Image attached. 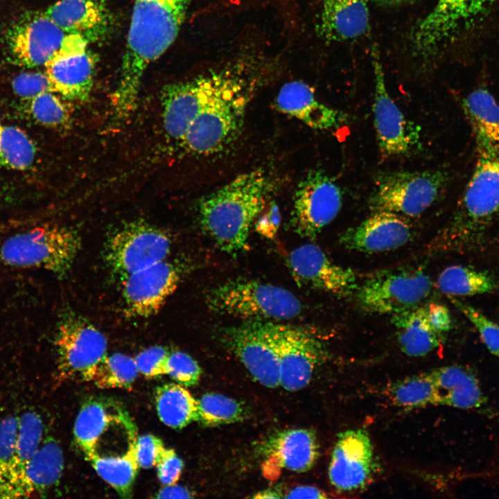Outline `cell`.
Instances as JSON below:
<instances>
[{"label": "cell", "instance_id": "6da1fadb", "mask_svg": "<svg viewBox=\"0 0 499 499\" xmlns=\"http://www.w3.org/2000/svg\"><path fill=\"white\" fill-rule=\"evenodd\" d=\"M191 0H134L119 82L112 95L115 114L134 109L148 67L175 41Z\"/></svg>", "mask_w": 499, "mask_h": 499}, {"label": "cell", "instance_id": "7a4b0ae2", "mask_svg": "<svg viewBox=\"0 0 499 499\" xmlns=\"http://www.w3.org/2000/svg\"><path fill=\"white\" fill-rule=\"evenodd\" d=\"M195 78L196 98L178 147L193 157H208L222 152L238 137L252 87L240 73L228 69Z\"/></svg>", "mask_w": 499, "mask_h": 499}, {"label": "cell", "instance_id": "3957f363", "mask_svg": "<svg viewBox=\"0 0 499 499\" xmlns=\"http://www.w3.org/2000/svg\"><path fill=\"white\" fill-rule=\"evenodd\" d=\"M269 189V180L262 169L238 175L200 200L201 229L220 250L230 254L243 251Z\"/></svg>", "mask_w": 499, "mask_h": 499}, {"label": "cell", "instance_id": "277c9868", "mask_svg": "<svg viewBox=\"0 0 499 499\" xmlns=\"http://www.w3.org/2000/svg\"><path fill=\"white\" fill-rule=\"evenodd\" d=\"M477 152L473 173L441 236L445 249L473 245L499 217V151L477 146Z\"/></svg>", "mask_w": 499, "mask_h": 499}, {"label": "cell", "instance_id": "5b68a950", "mask_svg": "<svg viewBox=\"0 0 499 499\" xmlns=\"http://www.w3.org/2000/svg\"><path fill=\"white\" fill-rule=\"evenodd\" d=\"M80 246V238L73 229L44 225L6 238L0 246V260L10 267L43 269L64 277Z\"/></svg>", "mask_w": 499, "mask_h": 499}, {"label": "cell", "instance_id": "8992f818", "mask_svg": "<svg viewBox=\"0 0 499 499\" xmlns=\"http://www.w3.org/2000/svg\"><path fill=\"white\" fill-rule=\"evenodd\" d=\"M209 308L220 314L250 320H283L297 317L302 306L289 290L252 279H235L211 289Z\"/></svg>", "mask_w": 499, "mask_h": 499}, {"label": "cell", "instance_id": "52a82bcc", "mask_svg": "<svg viewBox=\"0 0 499 499\" xmlns=\"http://www.w3.org/2000/svg\"><path fill=\"white\" fill-rule=\"evenodd\" d=\"M448 182V173L439 169L383 173L376 178L369 206L374 212L417 217L439 198Z\"/></svg>", "mask_w": 499, "mask_h": 499}, {"label": "cell", "instance_id": "ba28073f", "mask_svg": "<svg viewBox=\"0 0 499 499\" xmlns=\"http://www.w3.org/2000/svg\"><path fill=\"white\" fill-rule=\"evenodd\" d=\"M55 344L58 376L62 380L91 381L107 355L106 337L73 310H67L61 316Z\"/></svg>", "mask_w": 499, "mask_h": 499}, {"label": "cell", "instance_id": "9c48e42d", "mask_svg": "<svg viewBox=\"0 0 499 499\" xmlns=\"http://www.w3.org/2000/svg\"><path fill=\"white\" fill-rule=\"evenodd\" d=\"M431 288L432 281L421 268L383 271L357 287L356 299L367 312L393 315L419 306Z\"/></svg>", "mask_w": 499, "mask_h": 499}, {"label": "cell", "instance_id": "30bf717a", "mask_svg": "<svg viewBox=\"0 0 499 499\" xmlns=\"http://www.w3.org/2000/svg\"><path fill=\"white\" fill-rule=\"evenodd\" d=\"M171 241L161 229L144 222H133L108 239L105 257L110 270L123 278L166 259Z\"/></svg>", "mask_w": 499, "mask_h": 499}, {"label": "cell", "instance_id": "8fae6325", "mask_svg": "<svg viewBox=\"0 0 499 499\" xmlns=\"http://www.w3.org/2000/svg\"><path fill=\"white\" fill-rule=\"evenodd\" d=\"M267 324L277 352L279 385L292 392L305 387L325 358L324 344L306 329L274 322Z\"/></svg>", "mask_w": 499, "mask_h": 499}, {"label": "cell", "instance_id": "7c38bea8", "mask_svg": "<svg viewBox=\"0 0 499 499\" xmlns=\"http://www.w3.org/2000/svg\"><path fill=\"white\" fill-rule=\"evenodd\" d=\"M342 195L337 184L321 169L310 170L295 191L291 225L301 237L315 238L339 213Z\"/></svg>", "mask_w": 499, "mask_h": 499}, {"label": "cell", "instance_id": "4fadbf2b", "mask_svg": "<svg viewBox=\"0 0 499 499\" xmlns=\"http://www.w3.org/2000/svg\"><path fill=\"white\" fill-rule=\"evenodd\" d=\"M375 88L374 123L377 142L385 157L409 155L420 148V128L409 121L389 94L379 55L372 51Z\"/></svg>", "mask_w": 499, "mask_h": 499}, {"label": "cell", "instance_id": "5bb4252c", "mask_svg": "<svg viewBox=\"0 0 499 499\" xmlns=\"http://www.w3.org/2000/svg\"><path fill=\"white\" fill-rule=\"evenodd\" d=\"M222 338L257 382L269 388L280 385L277 352L267 322L249 320L227 327Z\"/></svg>", "mask_w": 499, "mask_h": 499}, {"label": "cell", "instance_id": "9a60e30c", "mask_svg": "<svg viewBox=\"0 0 499 499\" xmlns=\"http://www.w3.org/2000/svg\"><path fill=\"white\" fill-rule=\"evenodd\" d=\"M88 44L79 35H66L58 51L44 65L53 92L69 100L88 99L95 69V60Z\"/></svg>", "mask_w": 499, "mask_h": 499}, {"label": "cell", "instance_id": "2e32d148", "mask_svg": "<svg viewBox=\"0 0 499 499\" xmlns=\"http://www.w3.org/2000/svg\"><path fill=\"white\" fill-rule=\"evenodd\" d=\"M66 35L44 12L27 14L7 31L8 59L21 67L45 65L58 51Z\"/></svg>", "mask_w": 499, "mask_h": 499}, {"label": "cell", "instance_id": "e0dca14e", "mask_svg": "<svg viewBox=\"0 0 499 499\" xmlns=\"http://www.w3.org/2000/svg\"><path fill=\"white\" fill-rule=\"evenodd\" d=\"M180 280L177 265L166 259L128 275L123 281V298L129 316L157 314Z\"/></svg>", "mask_w": 499, "mask_h": 499}, {"label": "cell", "instance_id": "ac0fdd59", "mask_svg": "<svg viewBox=\"0 0 499 499\" xmlns=\"http://www.w3.org/2000/svg\"><path fill=\"white\" fill-rule=\"evenodd\" d=\"M374 449L367 432L351 429L338 435L329 466V478L340 491L364 487L374 470Z\"/></svg>", "mask_w": 499, "mask_h": 499}, {"label": "cell", "instance_id": "d6986e66", "mask_svg": "<svg viewBox=\"0 0 499 499\" xmlns=\"http://www.w3.org/2000/svg\"><path fill=\"white\" fill-rule=\"evenodd\" d=\"M288 265L300 286L344 297L357 288L355 272L331 261L317 245L306 244L292 250Z\"/></svg>", "mask_w": 499, "mask_h": 499}, {"label": "cell", "instance_id": "ffe728a7", "mask_svg": "<svg viewBox=\"0 0 499 499\" xmlns=\"http://www.w3.org/2000/svg\"><path fill=\"white\" fill-rule=\"evenodd\" d=\"M488 0H438L432 11L419 24L414 33L417 49L432 53L440 44L471 21Z\"/></svg>", "mask_w": 499, "mask_h": 499}, {"label": "cell", "instance_id": "44dd1931", "mask_svg": "<svg viewBox=\"0 0 499 499\" xmlns=\"http://www.w3.org/2000/svg\"><path fill=\"white\" fill-rule=\"evenodd\" d=\"M411 236V227L403 217L389 211H375L358 225L345 231L339 242L349 250L378 253L403 246Z\"/></svg>", "mask_w": 499, "mask_h": 499}, {"label": "cell", "instance_id": "7402d4cb", "mask_svg": "<svg viewBox=\"0 0 499 499\" xmlns=\"http://www.w3.org/2000/svg\"><path fill=\"white\" fill-rule=\"evenodd\" d=\"M130 415L117 401L93 396L82 404L73 426L75 442L88 460L105 434Z\"/></svg>", "mask_w": 499, "mask_h": 499}, {"label": "cell", "instance_id": "603a6c76", "mask_svg": "<svg viewBox=\"0 0 499 499\" xmlns=\"http://www.w3.org/2000/svg\"><path fill=\"white\" fill-rule=\"evenodd\" d=\"M277 110L311 128L331 130L347 121V116L320 103L307 84L295 80L284 84L276 98Z\"/></svg>", "mask_w": 499, "mask_h": 499}, {"label": "cell", "instance_id": "cb8c5ba5", "mask_svg": "<svg viewBox=\"0 0 499 499\" xmlns=\"http://www.w3.org/2000/svg\"><path fill=\"white\" fill-rule=\"evenodd\" d=\"M104 3L94 0H59L44 14L66 34H76L89 42L107 33L110 18Z\"/></svg>", "mask_w": 499, "mask_h": 499}, {"label": "cell", "instance_id": "d4e9b609", "mask_svg": "<svg viewBox=\"0 0 499 499\" xmlns=\"http://www.w3.org/2000/svg\"><path fill=\"white\" fill-rule=\"evenodd\" d=\"M369 27L367 0H324L317 32L331 42L362 36Z\"/></svg>", "mask_w": 499, "mask_h": 499}, {"label": "cell", "instance_id": "484cf974", "mask_svg": "<svg viewBox=\"0 0 499 499\" xmlns=\"http://www.w3.org/2000/svg\"><path fill=\"white\" fill-rule=\"evenodd\" d=\"M438 392L437 405L477 409L487 403L475 372L462 365H449L430 371Z\"/></svg>", "mask_w": 499, "mask_h": 499}, {"label": "cell", "instance_id": "4316f807", "mask_svg": "<svg viewBox=\"0 0 499 499\" xmlns=\"http://www.w3.org/2000/svg\"><path fill=\"white\" fill-rule=\"evenodd\" d=\"M268 454L288 470L304 472L315 463L319 446L315 433L308 429H290L272 436L266 444Z\"/></svg>", "mask_w": 499, "mask_h": 499}, {"label": "cell", "instance_id": "83f0119b", "mask_svg": "<svg viewBox=\"0 0 499 499\" xmlns=\"http://www.w3.org/2000/svg\"><path fill=\"white\" fill-rule=\"evenodd\" d=\"M397 340L401 351L412 357L428 354L441 342L443 334L430 324L425 306L392 315Z\"/></svg>", "mask_w": 499, "mask_h": 499}, {"label": "cell", "instance_id": "f1b7e54d", "mask_svg": "<svg viewBox=\"0 0 499 499\" xmlns=\"http://www.w3.org/2000/svg\"><path fill=\"white\" fill-rule=\"evenodd\" d=\"M64 466L62 448L53 438L43 441L39 449L26 463L24 470L26 496L44 493L60 480Z\"/></svg>", "mask_w": 499, "mask_h": 499}, {"label": "cell", "instance_id": "f546056e", "mask_svg": "<svg viewBox=\"0 0 499 499\" xmlns=\"http://www.w3.org/2000/svg\"><path fill=\"white\" fill-rule=\"evenodd\" d=\"M462 108L472 127L476 146H490L499 151V105L485 89L470 93Z\"/></svg>", "mask_w": 499, "mask_h": 499}, {"label": "cell", "instance_id": "4dcf8cb0", "mask_svg": "<svg viewBox=\"0 0 499 499\" xmlns=\"http://www.w3.org/2000/svg\"><path fill=\"white\" fill-rule=\"evenodd\" d=\"M138 436L131 440L128 448L122 453L94 456L88 460L97 474L125 498L132 496L133 484L140 467L137 456Z\"/></svg>", "mask_w": 499, "mask_h": 499}, {"label": "cell", "instance_id": "1f68e13d", "mask_svg": "<svg viewBox=\"0 0 499 499\" xmlns=\"http://www.w3.org/2000/svg\"><path fill=\"white\" fill-rule=\"evenodd\" d=\"M155 400L159 419L168 427L181 429L198 421V400L180 384L167 383L157 387Z\"/></svg>", "mask_w": 499, "mask_h": 499}, {"label": "cell", "instance_id": "d6a6232c", "mask_svg": "<svg viewBox=\"0 0 499 499\" xmlns=\"http://www.w3.org/2000/svg\"><path fill=\"white\" fill-rule=\"evenodd\" d=\"M19 418L8 416L0 421V483L2 498L25 496L17 459Z\"/></svg>", "mask_w": 499, "mask_h": 499}, {"label": "cell", "instance_id": "836d02e7", "mask_svg": "<svg viewBox=\"0 0 499 499\" xmlns=\"http://www.w3.org/2000/svg\"><path fill=\"white\" fill-rule=\"evenodd\" d=\"M439 289L449 296H471L492 292L494 279L487 273L462 265L444 269L437 282Z\"/></svg>", "mask_w": 499, "mask_h": 499}, {"label": "cell", "instance_id": "e575fe53", "mask_svg": "<svg viewBox=\"0 0 499 499\" xmlns=\"http://www.w3.org/2000/svg\"><path fill=\"white\" fill-rule=\"evenodd\" d=\"M389 394L394 403L406 409L437 405L438 392L430 372L421 373L395 383Z\"/></svg>", "mask_w": 499, "mask_h": 499}, {"label": "cell", "instance_id": "d590c367", "mask_svg": "<svg viewBox=\"0 0 499 499\" xmlns=\"http://www.w3.org/2000/svg\"><path fill=\"white\" fill-rule=\"evenodd\" d=\"M36 148L21 129L0 125V166L17 170L28 169L35 159Z\"/></svg>", "mask_w": 499, "mask_h": 499}, {"label": "cell", "instance_id": "8d00e7d4", "mask_svg": "<svg viewBox=\"0 0 499 499\" xmlns=\"http://www.w3.org/2000/svg\"><path fill=\"white\" fill-rule=\"evenodd\" d=\"M139 371L134 358L114 353L107 354L98 365L91 378L102 389H130Z\"/></svg>", "mask_w": 499, "mask_h": 499}, {"label": "cell", "instance_id": "74e56055", "mask_svg": "<svg viewBox=\"0 0 499 499\" xmlns=\"http://www.w3.org/2000/svg\"><path fill=\"white\" fill-rule=\"evenodd\" d=\"M198 421L206 426H218L240 420L243 408L236 400L216 394H204L198 400Z\"/></svg>", "mask_w": 499, "mask_h": 499}, {"label": "cell", "instance_id": "f35d334b", "mask_svg": "<svg viewBox=\"0 0 499 499\" xmlns=\"http://www.w3.org/2000/svg\"><path fill=\"white\" fill-rule=\"evenodd\" d=\"M44 427L41 417L35 412H26L19 418L17 459L23 486L24 467L43 441Z\"/></svg>", "mask_w": 499, "mask_h": 499}, {"label": "cell", "instance_id": "ab89813d", "mask_svg": "<svg viewBox=\"0 0 499 499\" xmlns=\"http://www.w3.org/2000/svg\"><path fill=\"white\" fill-rule=\"evenodd\" d=\"M56 93L47 91L31 99L29 110L33 119L49 128H61L69 121V112Z\"/></svg>", "mask_w": 499, "mask_h": 499}, {"label": "cell", "instance_id": "60d3db41", "mask_svg": "<svg viewBox=\"0 0 499 499\" xmlns=\"http://www.w3.org/2000/svg\"><path fill=\"white\" fill-rule=\"evenodd\" d=\"M449 298L477 329L488 350L499 358V325L469 304L452 296H449Z\"/></svg>", "mask_w": 499, "mask_h": 499}, {"label": "cell", "instance_id": "b9f144b4", "mask_svg": "<svg viewBox=\"0 0 499 499\" xmlns=\"http://www.w3.org/2000/svg\"><path fill=\"white\" fill-rule=\"evenodd\" d=\"M166 374L184 387L195 385L201 375L198 362L189 354L182 351L170 352Z\"/></svg>", "mask_w": 499, "mask_h": 499}, {"label": "cell", "instance_id": "7bdbcfd3", "mask_svg": "<svg viewBox=\"0 0 499 499\" xmlns=\"http://www.w3.org/2000/svg\"><path fill=\"white\" fill-rule=\"evenodd\" d=\"M12 87L17 96L22 99L30 100L42 93L53 92L45 72L21 73L12 80Z\"/></svg>", "mask_w": 499, "mask_h": 499}, {"label": "cell", "instance_id": "ee69618b", "mask_svg": "<svg viewBox=\"0 0 499 499\" xmlns=\"http://www.w3.org/2000/svg\"><path fill=\"white\" fill-rule=\"evenodd\" d=\"M169 354L170 351L166 347L159 345L142 351L134 358L139 373L148 378L166 375Z\"/></svg>", "mask_w": 499, "mask_h": 499}, {"label": "cell", "instance_id": "f6af8a7d", "mask_svg": "<svg viewBox=\"0 0 499 499\" xmlns=\"http://www.w3.org/2000/svg\"><path fill=\"white\" fill-rule=\"evenodd\" d=\"M165 448L162 440L153 435L138 436L137 456L139 466L144 469L155 466Z\"/></svg>", "mask_w": 499, "mask_h": 499}, {"label": "cell", "instance_id": "bcb514c9", "mask_svg": "<svg viewBox=\"0 0 499 499\" xmlns=\"http://www.w3.org/2000/svg\"><path fill=\"white\" fill-rule=\"evenodd\" d=\"M157 477L164 486L175 484L181 475L183 462L172 448L161 453L155 466Z\"/></svg>", "mask_w": 499, "mask_h": 499}, {"label": "cell", "instance_id": "7dc6e473", "mask_svg": "<svg viewBox=\"0 0 499 499\" xmlns=\"http://www.w3.org/2000/svg\"><path fill=\"white\" fill-rule=\"evenodd\" d=\"M428 319L433 329L441 334L451 327V317L448 308L441 304L432 303L425 306Z\"/></svg>", "mask_w": 499, "mask_h": 499}, {"label": "cell", "instance_id": "c3c4849f", "mask_svg": "<svg viewBox=\"0 0 499 499\" xmlns=\"http://www.w3.org/2000/svg\"><path fill=\"white\" fill-rule=\"evenodd\" d=\"M280 219L279 207L274 202H272L270 204L268 211L256 222V229L265 237L272 238L279 229Z\"/></svg>", "mask_w": 499, "mask_h": 499}, {"label": "cell", "instance_id": "681fc988", "mask_svg": "<svg viewBox=\"0 0 499 499\" xmlns=\"http://www.w3.org/2000/svg\"><path fill=\"white\" fill-rule=\"evenodd\" d=\"M287 498H326V496L320 489L312 486H299L290 490Z\"/></svg>", "mask_w": 499, "mask_h": 499}, {"label": "cell", "instance_id": "f907efd6", "mask_svg": "<svg viewBox=\"0 0 499 499\" xmlns=\"http://www.w3.org/2000/svg\"><path fill=\"white\" fill-rule=\"evenodd\" d=\"M157 498H191V493L186 488L175 484L165 486L155 496Z\"/></svg>", "mask_w": 499, "mask_h": 499}, {"label": "cell", "instance_id": "816d5d0a", "mask_svg": "<svg viewBox=\"0 0 499 499\" xmlns=\"http://www.w3.org/2000/svg\"><path fill=\"white\" fill-rule=\"evenodd\" d=\"M281 497V496H279L278 492L274 490H265L254 496V498H277Z\"/></svg>", "mask_w": 499, "mask_h": 499}, {"label": "cell", "instance_id": "f5cc1de1", "mask_svg": "<svg viewBox=\"0 0 499 499\" xmlns=\"http://www.w3.org/2000/svg\"><path fill=\"white\" fill-rule=\"evenodd\" d=\"M376 2L383 4H396L405 2L408 0H374Z\"/></svg>", "mask_w": 499, "mask_h": 499}, {"label": "cell", "instance_id": "db71d44e", "mask_svg": "<svg viewBox=\"0 0 499 499\" xmlns=\"http://www.w3.org/2000/svg\"><path fill=\"white\" fill-rule=\"evenodd\" d=\"M94 1H98V2L102 3H105L106 1H107V0H94Z\"/></svg>", "mask_w": 499, "mask_h": 499}, {"label": "cell", "instance_id": "11a10c76", "mask_svg": "<svg viewBox=\"0 0 499 499\" xmlns=\"http://www.w3.org/2000/svg\"><path fill=\"white\" fill-rule=\"evenodd\" d=\"M0 497L2 498V491H1V483H0Z\"/></svg>", "mask_w": 499, "mask_h": 499}, {"label": "cell", "instance_id": "9f6ffc18", "mask_svg": "<svg viewBox=\"0 0 499 499\" xmlns=\"http://www.w3.org/2000/svg\"><path fill=\"white\" fill-rule=\"evenodd\" d=\"M1 125V121H0V125Z\"/></svg>", "mask_w": 499, "mask_h": 499}]
</instances>
